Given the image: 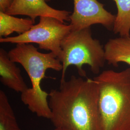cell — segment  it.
Segmentation results:
<instances>
[{"mask_svg":"<svg viewBox=\"0 0 130 130\" xmlns=\"http://www.w3.org/2000/svg\"><path fill=\"white\" fill-rule=\"evenodd\" d=\"M93 79L99 90L101 130H130V67L104 70Z\"/></svg>","mask_w":130,"mask_h":130,"instance_id":"3","label":"cell"},{"mask_svg":"<svg viewBox=\"0 0 130 130\" xmlns=\"http://www.w3.org/2000/svg\"><path fill=\"white\" fill-rule=\"evenodd\" d=\"M0 130H21L7 94L0 90Z\"/></svg>","mask_w":130,"mask_h":130,"instance_id":"12","label":"cell"},{"mask_svg":"<svg viewBox=\"0 0 130 130\" xmlns=\"http://www.w3.org/2000/svg\"><path fill=\"white\" fill-rule=\"evenodd\" d=\"M31 19H20L0 11V37H8L13 32L19 35L29 30L34 25Z\"/></svg>","mask_w":130,"mask_h":130,"instance_id":"10","label":"cell"},{"mask_svg":"<svg viewBox=\"0 0 130 130\" xmlns=\"http://www.w3.org/2000/svg\"><path fill=\"white\" fill-rule=\"evenodd\" d=\"M71 30L70 24L67 25L54 18L41 17L39 22L26 32L16 36L1 38L0 42L36 43L40 49L53 53L58 57L61 52L62 42Z\"/></svg>","mask_w":130,"mask_h":130,"instance_id":"5","label":"cell"},{"mask_svg":"<svg viewBox=\"0 0 130 130\" xmlns=\"http://www.w3.org/2000/svg\"><path fill=\"white\" fill-rule=\"evenodd\" d=\"M74 10L70 15L72 31L100 24L112 29L116 15L107 11L97 0H73Z\"/></svg>","mask_w":130,"mask_h":130,"instance_id":"6","label":"cell"},{"mask_svg":"<svg viewBox=\"0 0 130 130\" xmlns=\"http://www.w3.org/2000/svg\"><path fill=\"white\" fill-rule=\"evenodd\" d=\"M106 62L117 67L124 63L130 66V36L109 39L104 46Z\"/></svg>","mask_w":130,"mask_h":130,"instance_id":"9","label":"cell"},{"mask_svg":"<svg viewBox=\"0 0 130 130\" xmlns=\"http://www.w3.org/2000/svg\"><path fill=\"white\" fill-rule=\"evenodd\" d=\"M50 0H14L9 8L5 12L12 15L28 16L35 21L37 17H48L61 21H70L71 13L66 10L55 9L46 3Z\"/></svg>","mask_w":130,"mask_h":130,"instance_id":"7","label":"cell"},{"mask_svg":"<svg viewBox=\"0 0 130 130\" xmlns=\"http://www.w3.org/2000/svg\"><path fill=\"white\" fill-rule=\"evenodd\" d=\"M116 5L117 14L112 30L120 37L130 36V0H113Z\"/></svg>","mask_w":130,"mask_h":130,"instance_id":"11","label":"cell"},{"mask_svg":"<svg viewBox=\"0 0 130 130\" xmlns=\"http://www.w3.org/2000/svg\"><path fill=\"white\" fill-rule=\"evenodd\" d=\"M14 0H0V11L5 12L13 3Z\"/></svg>","mask_w":130,"mask_h":130,"instance_id":"13","label":"cell"},{"mask_svg":"<svg viewBox=\"0 0 130 130\" xmlns=\"http://www.w3.org/2000/svg\"><path fill=\"white\" fill-rule=\"evenodd\" d=\"M99 90L94 79L74 75L51 89L48 102L55 128L68 130H101Z\"/></svg>","mask_w":130,"mask_h":130,"instance_id":"1","label":"cell"},{"mask_svg":"<svg viewBox=\"0 0 130 130\" xmlns=\"http://www.w3.org/2000/svg\"><path fill=\"white\" fill-rule=\"evenodd\" d=\"M58 58L63 66L60 82L66 79L70 66L76 67L79 76L86 78L84 65H88L93 74L98 75L106 62L104 47L93 37L90 28L71 30L62 42Z\"/></svg>","mask_w":130,"mask_h":130,"instance_id":"4","label":"cell"},{"mask_svg":"<svg viewBox=\"0 0 130 130\" xmlns=\"http://www.w3.org/2000/svg\"><path fill=\"white\" fill-rule=\"evenodd\" d=\"M53 130H68L65 129H63V128H55Z\"/></svg>","mask_w":130,"mask_h":130,"instance_id":"14","label":"cell"},{"mask_svg":"<svg viewBox=\"0 0 130 130\" xmlns=\"http://www.w3.org/2000/svg\"><path fill=\"white\" fill-rule=\"evenodd\" d=\"M0 81L5 86L21 93L28 88L21 70L3 48L0 49Z\"/></svg>","mask_w":130,"mask_h":130,"instance_id":"8","label":"cell"},{"mask_svg":"<svg viewBox=\"0 0 130 130\" xmlns=\"http://www.w3.org/2000/svg\"><path fill=\"white\" fill-rule=\"evenodd\" d=\"M10 58L21 65L30 80L31 87L21 94V99L28 109L39 117L50 119L52 113L49 105V93L43 90L41 83L46 78L49 69L62 70L60 61L52 52L42 53L30 43L17 44L8 52Z\"/></svg>","mask_w":130,"mask_h":130,"instance_id":"2","label":"cell"}]
</instances>
